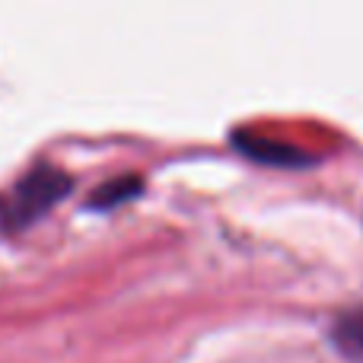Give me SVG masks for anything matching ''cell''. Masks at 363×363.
I'll return each mask as SVG.
<instances>
[{"label":"cell","instance_id":"cell-2","mask_svg":"<svg viewBox=\"0 0 363 363\" xmlns=\"http://www.w3.org/2000/svg\"><path fill=\"white\" fill-rule=\"evenodd\" d=\"M233 144L242 150V157L255 160L264 166H277V169H300V166H313L315 157H309L306 150L287 144V140H274L268 134H255V131H236Z\"/></svg>","mask_w":363,"mask_h":363},{"label":"cell","instance_id":"cell-3","mask_svg":"<svg viewBox=\"0 0 363 363\" xmlns=\"http://www.w3.org/2000/svg\"><path fill=\"white\" fill-rule=\"evenodd\" d=\"M332 338L351 360L363 363V306L347 309V313H341L338 319H335Z\"/></svg>","mask_w":363,"mask_h":363},{"label":"cell","instance_id":"cell-1","mask_svg":"<svg viewBox=\"0 0 363 363\" xmlns=\"http://www.w3.org/2000/svg\"><path fill=\"white\" fill-rule=\"evenodd\" d=\"M74 188V179L51 163H38L29 169L6 194H0V226L4 230H26L45 211L57 204Z\"/></svg>","mask_w":363,"mask_h":363},{"label":"cell","instance_id":"cell-4","mask_svg":"<svg viewBox=\"0 0 363 363\" xmlns=\"http://www.w3.org/2000/svg\"><path fill=\"white\" fill-rule=\"evenodd\" d=\"M144 191V182L140 176H118V179H108L106 185H99L93 194H89L86 204L96 207V211H112V207L125 204V201L138 198Z\"/></svg>","mask_w":363,"mask_h":363}]
</instances>
